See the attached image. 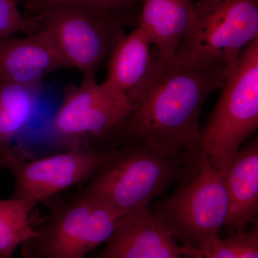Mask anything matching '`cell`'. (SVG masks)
Here are the masks:
<instances>
[{
  "label": "cell",
  "instance_id": "obj_20",
  "mask_svg": "<svg viewBox=\"0 0 258 258\" xmlns=\"http://www.w3.org/2000/svg\"><path fill=\"white\" fill-rule=\"evenodd\" d=\"M201 258H237V251L232 236L227 238L219 237L206 242L200 249Z\"/></svg>",
  "mask_w": 258,
  "mask_h": 258
},
{
  "label": "cell",
  "instance_id": "obj_18",
  "mask_svg": "<svg viewBox=\"0 0 258 258\" xmlns=\"http://www.w3.org/2000/svg\"><path fill=\"white\" fill-rule=\"evenodd\" d=\"M35 17H25L15 0H0V38L13 36L19 32L25 35L41 30Z\"/></svg>",
  "mask_w": 258,
  "mask_h": 258
},
{
  "label": "cell",
  "instance_id": "obj_3",
  "mask_svg": "<svg viewBox=\"0 0 258 258\" xmlns=\"http://www.w3.org/2000/svg\"><path fill=\"white\" fill-rule=\"evenodd\" d=\"M201 131L199 152L225 177L242 144L258 127V38L241 54Z\"/></svg>",
  "mask_w": 258,
  "mask_h": 258
},
{
  "label": "cell",
  "instance_id": "obj_19",
  "mask_svg": "<svg viewBox=\"0 0 258 258\" xmlns=\"http://www.w3.org/2000/svg\"><path fill=\"white\" fill-rule=\"evenodd\" d=\"M237 258H258V228L256 222L249 230L236 231L232 234Z\"/></svg>",
  "mask_w": 258,
  "mask_h": 258
},
{
  "label": "cell",
  "instance_id": "obj_15",
  "mask_svg": "<svg viewBox=\"0 0 258 258\" xmlns=\"http://www.w3.org/2000/svg\"><path fill=\"white\" fill-rule=\"evenodd\" d=\"M42 86L0 82V167L9 169L20 156L13 142L31 118Z\"/></svg>",
  "mask_w": 258,
  "mask_h": 258
},
{
  "label": "cell",
  "instance_id": "obj_14",
  "mask_svg": "<svg viewBox=\"0 0 258 258\" xmlns=\"http://www.w3.org/2000/svg\"><path fill=\"white\" fill-rule=\"evenodd\" d=\"M224 179L228 199L225 226L235 232L246 230L258 212L257 139L241 147Z\"/></svg>",
  "mask_w": 258,
  "mask_h": 258
},
{
  "label": "cell",
  "instance_id": "obj_11",
  "mask_svg": "<svg viewBox=\"0 0 258 258\" xmlns=\"http://www.w3.org/2000/svg\"><path fill=\"white\" fill-rule=\"evenodd\" d=\"M70 69L55 40L41 29L24 37L0 38V82L42 83L47 76Z\"/></svg>",
  "mask_w": 258,
  "mask_h": 258
},
{
  "label": "cell",
  "instance_id": "obj_10",
  "mask_svg": "<svg viewBox=\"0 0 258 258\" xmlns=\"http://www.w3.org/2000/svg\"><path fill=\"white\" fill-rule=\"evenodd\" d=\"M106 248L88 258H201L176 243L171 230L148 208L123 214Z\"/></svg>",
  "mask_w": 258,
  "mask_h": 258
},
{
  "label": "cell",
  "instance_id": "obj_5",
  "mask_svg": "<svg viewBox=\"0 0 258 258\" xmlns=\"http://www.w3.org/2000/svg\"><path fill=\"white\" fill-rule=\"evenodd\" d=\"M180 158L159 155L135 144L122 143L79 191L115 212L148 208L181 176Z\"/></svg>",
  "mask_w": 258,
  "mask_h": 258
},
{
  "label": "cell",
  "instance_id": "obj_7",
  "mask_svg": "<svg viewBox=\"0 0 258 258\" xmlns=\"http://www.w3.org/2000/svg\"><path fill=\"white\" fill-rule=\"evenodd\" d=\"M134 108L109 80L82 79L66 89L51 129L66 151L91 147L92 140H114Z\"/></svg>",
  "mask_w": 258,
  "mask_h": 258
},
{
  "label": "cell",
  "instance_id": "obj_2",
  "mask_svg": "<svg viewBox=\"0 0 258 258\" xmlns=\"http://www.w3.org/2000/svg\"><path fill=\"white\" fill-rule=\"evenodd\" d=\"M258 38V0H198L189 32L166 67L232 70Z\"/></svg>",
  "mask_w": 258,
  "mask_h": 258
},
{
  "label": "cell",
  "instance_id": "obj_12",
  "mask_svg": "<svg viewBox=\"0 0 258 258\" xmlns=\"http://www.w3.org/2000/svg\"><path fill=\"white\" fill-rule=\"evenodd\" d=\"M152 48L149 39L137 26L125 35L108 57L107 79L128 98L134 108L149 94L166 70Z\"/></svg>",
  "mask_w": 258,
  "mask_h": 258
},
{
  "label": "cell",
  "instance_id": "obj_17",
  "mask_svg": "<svg viewBox=\"0 0 258 258\" xmlns=\"http://www.w3.org/2000/svg\"><path fill=\"white\" fill-rule=\"evenodd\" d=\"M29 10L42 5H75L101 10L119 19L125 25L130 23L129 13L138 0H21Z\"/></svg>",
  "mask_w": 258,
  "mask_h": 258
},
{
  "label": "cell",
  "instance_id": "obj_13",
  "mask_svg": "<svg viewBox=\"0 0 258 258\" xmlns=\"http://www.w3.org/2000/svg\"><path fill=\"white\" fill-rule=\"evenodd\" d=\"M138 27L149 39L154 55L167 66L189 32L195 14L194 0H140Z\"/></svg>",
  "mask_w": 258,
  "mask_h": 258
},
{
  "label": "cell",
  "instance_id": "obj_8",
  "mask_svg": "<svg viewBox=\"0 0 258 258\" xmlns=\"http://www.w3.org/2000/svg\"><path fill=\"white\" fill-rule=\"evenodd\" d=\"M203 160L193 179L154 211L175 239L200 254L204 244L218 237L228 214L224 176Z\"/></svg>",
  "mask_w": 258,
  "mask_h": 258
},
{
  "label": "cell",
  "instance_id": "obj_1",
  "mask_svg": "<svg viewBox=\"0 0 258 258\" xmlns=\"http://www.w3.org/2000/svg\"><path fill=\"white\" fill-rule=\"evenodd\" d=\"M232 70L222 66L166 67L149 94L134 107L114 140L164 157L182 159L199 152L202 107L222 88Z\"/></svg>",
  "mask_w": 258,
  "mask_h": 258
},
{
  "label": "cell",
  "instance_id": "obj_16",
  "mask_svg": "<svg viewBox=\"0 0 258 258\" xmlns=\"http://www.w3.org/2000/svg\"><path fill=\"white\" fill-rule=\"evenodd\" d=\"M32 210L22 200H0V258L14 257L19 245L36 235Z\"/></svg>",
  "mask_w": 258,
  "mask_h": 258
},
{
  "label": "cell",
  "instance_id": "obj_6",
  "mask_svg": "<svg viewBox=\"0 0 258 258\" xmlns=\"http://www.w3.org/2000/svg\"><path fill=\"white\" fill-rule=\"evenodd\" d=\"M28 10L50 34L70 69L79 70L82 79L96 77L101 64L125 35L123 22L94 8L50 5Z\"/></svg>",
  "mask_w": 258,
  "mask_h": 258
},
{
  "label": "cell",
  "instance_id": "obj_9",
  "mask_svg": "<svg viewBox=\"0 0 258 258\" xmlns=\"http://www.w3.org/2000/svg\"><path fill=\"white\" fill-rule=\"evenodd\" d=\"M112 152L113 149L86 146L35 160H25L20 154L8 169L14 177L12 198L34 210L63 190L91 179Z\"/></svg>",
  "mask_w": 258,
  "mask_h": 258
},
{
  "label": "cell",
  "instance_id": "obj_4",
  "mask_svg": "<svg viewBox=\"0 0 258 258\" xmlns=\"http://www.w3.org/2000/svg\"><path fill=\"white\" fill-rule=\"evenodd\" d=\"M47 217L38 219L36 235L22 244L23 258H86L111 237L121 216L107 205L78 191L47 200Z\"/></svg>",
  "mask_w": 258,
  "mask_h": 258
}]
</instances>
